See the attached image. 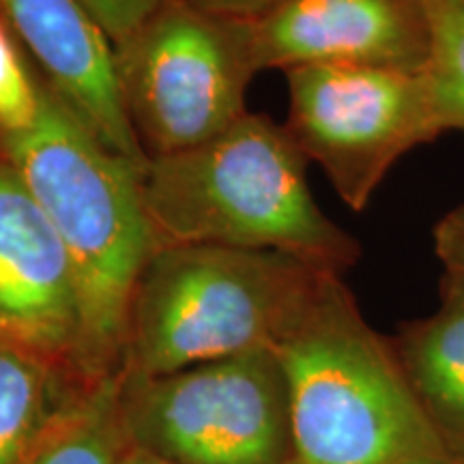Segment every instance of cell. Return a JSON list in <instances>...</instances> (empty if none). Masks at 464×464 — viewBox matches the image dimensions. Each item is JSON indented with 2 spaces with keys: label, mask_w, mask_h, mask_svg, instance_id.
I'll use <instances>...</instances> for the list:
<instances>
[{
  "label": "cell",
  "mask_w": 464,
  "mask_h": 464,
  "mask_svg": "<svg viewBox=\"0 0 464 464\" xmlns=\"http://www.w3.org/2000/svg\"><path fill=\"white\" fill-rule=\"evenodd\" d=\"M393 348L434 430L464 464V282L445 276L437 310L406 324Z\"/></svg>",
  "instance_id": "obj_11"
},
{
  "label": "cell",
  "mask_w": 464,
  "mask_h": 464,
  "mask_svg": "<svg viewBox=\"0 0 464 464\" xmlns=\"http://www.w3.org/2000/svg\"><path fill=\"white\" fill-rule=\"evenodd\" d=\"M95 17L112 45L125 42L149 20L164 0H80Z\"/></svg>",
  "instance_id": "obj_16"
},
{
  "label": "cell",
  "mask_w": 464,
  "mask_h": 464,
  "mask_svg": "<svg viewBox=\"0 0 464 464\" xmlns=\"http://www.w3.org/2000/svg\"><path fill=\"white\" fill-rule=\"evenodd\" d=\"M0 342L42 359L80 382L75 374L80 310L72 263L54 226L3 150Z\"/></svg>",
  "instance_id": "obj_8"
},
{
  "label": "cell",
  "mask_w": 464,
  "mask_h": 464,
  "mask_svg": "<svg viewBox=\"0 0 464 464\" xmlns=\"http://www.w3.org/2000/svg\"><path fill=\"white\" fill-rule=\"evenodd\" d=\"M307 164L286 127L252 112L213 140L149 160L140 188L155 249H263L340 276L362 246L318 207Z\"/></svg>",
  "instance_id": "obj_2"
},
{
  "label": "cell",
  "mask_w": 464,
  "mask_h": 464,
  "mask_svg": "<svg viewBox=\"0 0 464 464\" xmlns=\"http://www.w3.org/2000/svg\"><path fill=\"white\" fill-rule=\"evenodd\" d=\"M127 450L116 374L75 393L26 464H121Z\"/></svg>",
  "instance_id": "obj_13"
},
{
  "label": "cell",
  "mask_w": 464,
  "mask_h": 464,
  "mask_svg": "<svg viewBox=\"0 0 464 464\" xmlns=\"http://www.w3.org/2000/svg\"><path fill=\"white\" fill-rule=\"evenodd\" d=\"M432 243L445 276L464 282V200L439 219L432 230Z\"/></svg>",
  "instance_id": "obj_17"
},
{
  "label": "cell",
  "mask_w": 464,
  "mask_h": 464,
  "mask_svg": "<svg viewBox=\"0 0 464 464\" xmlns=\"http://www.w3.org/2000/svg\"><path fill=\"white\" fill-rule=\"evenodd\" d=\"M256 72L310 65L426 72L432 33L423 0H286L246 22Z\"/></svg>",
  "instance_id": "obj_9"
},
{
  "label": "cell",
  "mask_w": 464,
  "mask_h": 464,
  "mask_svg": "<svg viewBox=\"0 0 464 464\" xmlns=\"http://www.w3.org/2000/svg\"><path fill=\"white\" fill-rule=\"evenodd\" d=\"M82 382L0 342V464H26Z\"/></svg>",
  "instance_id": "obj_12"
},
{
  "label": "cell",
  "mask_w": 464,
  "mask_h": 464,
  "mask_svg": "<svg viewBox=\"0 0 464 464\" xmlns=\"http://www.w3.org/2000/svg\"><path fill=\"white\" fill-rule=\"evenodd\" d=\"M0 150L44 208L72 263L80 310L75 374L84 385L116 376L133 295L155 252L142 168L110 150L48 84L34 125L0 136Z\"/></svg>",
  "instance_id": "obj_1"
},
{
  "label": "cell",
  "mask_w": 464,
  "mask_h": 464,
  "mask_svg": "<svg viewBox=\"0 0 464 464\" xmlns=\"http://www.w3.org/2000/svg\"><path fill=\"white\" fill-rule=\"evenodd\" d=\"M44 100V82L28 72L24 58L0 20V136H17L31 130Z\"/></svg>",
  "instance_id": "obj_15"
},
{
  "label": "cell",
  "mask_w": 464,
  "mask_h": 464,
  "mask_svg": "<svg viewBox=\"0 0 464 464\" xmlns=\"http://www.w3.org/2000/svg\"><path fill=\"white\" fill-rule=\"evenodd\" d=\"M11 31L31 52L45 84L110 150L147 168L114 72V45L80 0H0Z\"/></svg>",
  "instance_id": "obj_10"
},
{
  "label": "cell",
  "mask_w": 464,
  "mask_h": 464,
  "mask_svg": "<svg viewBox=\"0 0 464 464\" xmlns=\"http://www.w3.org/2000/svg\"><path fill=\"white\" fill-rule=\"evenodd\" d=\"M194 7L232 22H254L280 7L286 0H189Z\"/></svg>",
  "instance_id": "obj_18"
},
{
  "label": "cell",
  "mask_w": 464,
  "mask_h": 464,
  "mask_svg": "<svg viewBox=\"0 0 464 464\" xmlns=\"http://www.w3.org/2000/svg\"><path fill=\"white\" fill-rule=\"evenodd\" d=\"M121 464H168V462L160 460V458H155V456L144 454V451H140V450H133L130 445V450H127V454Z\"/></svg>",
  "instance_id": "obj_19"
},
{
  "label": "cell",
  "mask_w": 464,
  "mask_h": 464,
  "mask_svg": "<svg viewBox=\"0 0 464 464\" xmlns=\"http://www.w3.org/2000/svg\"><path fill=\"white\" fill-rule=\"evenodd\" d=\"M133 450L168 464H290L288 385L274 348L161 376L119 372Z\"/></svg>",
  "instance_id": "obj_6"
},
{
  "label": "cell",
  "mask_w": 464,
  "mask_h": 464,
  "mask_svg": "<svg viewBox=\"0 0 464 464\" xmlns=\"http://www.w3.org/2000/svg\"><path fill=\"white\" fill-rule=\"evenodd\" d=\"M127 119L149 160L205 144L246 110L256 75L246 22L164 0L131 37L114 45Z\"/></svg>",
  "instance_id": "obj_5"
},
{
  "label": "cell",
  "mask_w": 464,
  "mask_h": 464,
  "mask_svg": "<svg viewBox=\"0 0 464 464\" xmlns=\"http://www.w3.org/2000/svg\"><path fill=\"white\" fill-rule=\"evenodd\" d=\"M284 73V127L357 213L406 153L445 133L428 69L310 65Z\"/></svg>",
  "instance_id": "obj_7"
},
{
  "label": "cell",
  "mask_w": 464,
  "mask_h": 464,
  "mask_svg": "<svg viewBox=\"0 0 464 464\" xmlns=\"http://www.w3.org/2000/svg\"><path fill=\"white\" fill-rule=\"evenodd\" d=\"M274 351L288 385L290 464H460L338 274L323 277Z\"/></svg>",
  "instance_id": "obj_3"
},
{
  "label": "cell",
  "mask_w": 464,
  "mask_h": 464,
  "mask_svg": "<svg viewBox=\"0 0 464 464\" xmlns=\"http://www.w3.org/2000/svg\"><path fill=\"white\" fill-rule=\"evenodd\" d=\"M432 33L430 75L443 131L464 133V0H423Z\"/></svg>",
  "instance_id": "obj_14"
},
{
  "label": "cell",
  "mask_w": 464,
  "mask_h": 464,
  "mask_svg": "<svg viewBox=\"0 0 464 464\" xmlns=\"http://www.w3.org/2000/svg\"><path fill=\"white\" fill-rule=\"evenodd\" d=\"M327 274L263 249H155L133 295L121 374L161 376L276 348Z\"/></svg>",
  "instance_id": "obj_4"
}]
</instances>
